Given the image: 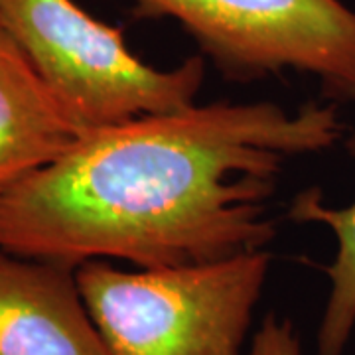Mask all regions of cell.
Here are the masks:
<instances>
[{
    "mask_svg": "<svg viewBox=\"0 0 355 355\" xmlns=\"http://www.w3.org/2000/svg\"><path fill=\"white\" fill-rule=\"evenodd\" d=\"M334 103L190 105L85 130L0 191V251L77 268L211 263L261 251L282 166L343 135Z\"/></svg>",
    "mask_w": 355,
    "mask_h": 355,
    "instance_id": "obj_1",
    "label": "cell"
},
{
    "mask_svg": "<svg viewBox=\"0 0 355 355\" xmlns=\"http://www.w3.org/2000/svg\"><path fill=\"white\" fill-rule=\"evenodd\" d=\"M272 257L123 270L87 261L76 280L109 355H243Z\"/></svg>",
    "mask_w": 355,
    "mask_h": 355,
    "instance_id": "obj_2",
    "label": "cell"
},
{
    "mask_svg": "<svg viewBox=\"0 0 355 355\" xmlns=\"http://www.w3.org/2000/svg\"><path fill=\"white\" fill-rule=\"evenodd\" d=\"M0 26L87 130L186 109L205 79L203 55L172 69L144 64L123 28L93 18L76 0H0Z\"/></svg>",
    "mask_w": 355,
    "mask_h": 355,
    "instance_id": "obj_3",
    "label": "cell"
},
{
    "mask_svg": "<svg viewBox=\"0 0 355 355\" xmlns=\"http://www.w3.org/2000/svg\"><path fill=\"white\" fill-rule=\"evenodd\" d=\"M140 18H172L221 76L314 77L334 105L355 103V10L342 0H132Z\"/></svg>",
    "mask_w": 355,
    "mask_h": 355,
    "instance_id": "obj_4",
    "label": "cell"
},
{
    "mask_svg": "<svg viewBox=\"0 0 355 355\" xmlns=\"http://www.w3.org/2000/svg\"><path fill=\"white\" fill-rule=\"evenodd\" d=\"M0 355H109L76 268L0 251Z\"/></svg>",
    "mask_w": 355,
    "mask_h": 355,
    "instance_id": "obj_5",
    "label": "cell"
},
{
    "mask_svg": "<svg viewBox=\"0 0 355 355\" xmlns=\"http://www.w3.org/2000/svg\"><path fill=\"white\" fill-rule=\"evenodd\" d=\"M85 130L0 28V191L53 162Z\"/></svg>",
    "mask_w": 355,
    "mask_h": 355,
    "instance_id": "obj_6",
    "label": "cell"
},
{
    "mask_svg": "<svg viewBox=\"0 0 355 355\" xmlns=\"http://www.w3.org/2000/svg\"><path fill=\"white\" fill-rule=\"evenodd\" d=\"M345 148L355 154V130L347 135ZM296 223H320L334 233L338 251L326 266L330 294L318 330V355H343L355 328V202L331 207L318 188L298 193L288 209Z\"/></svg>",
    "mask_w": 355,
    "mask_h": 355,
    "instance_id": "obj_7",
    "label": "cell"
},
{
    "mask_svg": "<svg viewBox=\"0 0 355 355\" xmlns=\"http://www.w3.org/2000/svg\"><path fill=\"white\" fill-rule=\"evenodd\" d=\"M249 355H302L298 334L288 318L268 314L254 331Z\"/></svg>",
    "mask_w": 355,
    "mask_h": 355,
    "instance_id": "obj_8",
    "label": "cell"
},
{
    "mask_svg": "<svg viewBox=\"0 0 355 355\" xmlns=\"http://www.w3.org/2000/svg\"><path fill=\"white\" fill-rule=\"evenodd\" d=\"M0 28H2V26H0Z\"/></svg>",
    "mask_w": 355,
    "mask_h": 355,
    "instance_id": "obj_9",
    "label": "cell"
}]
</instances>
